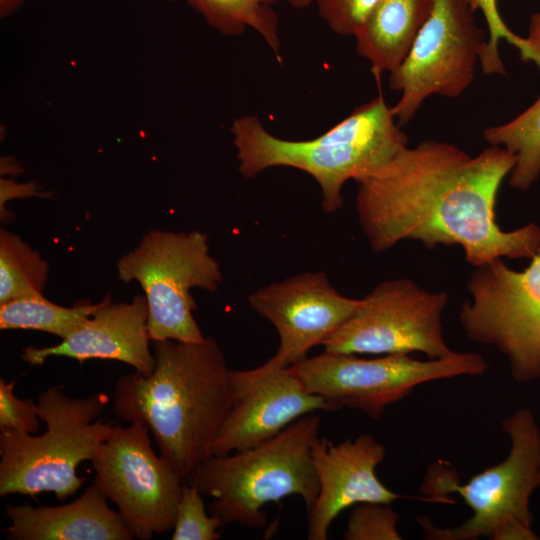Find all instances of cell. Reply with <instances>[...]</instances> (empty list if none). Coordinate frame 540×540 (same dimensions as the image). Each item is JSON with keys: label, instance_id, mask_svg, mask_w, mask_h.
Instances as JSON below:
<instances>
[{"label": "cell", "instance_id": "13", "mask_svg": "<svg viewBox=\"0 0 540 540\" xmlns=\"http://www.w3.org/2000/svg\"><path fill=\"white\" fill-rule=\"evenodd\" d=\"M248 302L279 334L276 353L263 365L288 368L322 345L350 317L358 299L343 296L325 272L314 271L261 287Z\"/></svg>", "mask_w": 540, "mask_h": 540}, {"label": "cell", "instance_id": "15", "mask_svg": "<svg viewBox=\"0 0 540 540\" xmlns=\"http://www.w3.org/2000/svg\"><path fill=\"white\" fill-rule=\"evenodd\" d=\"M385 455V447L369 434L338 444L317 438L312 460L319 492L308 513L309 540H326L331 524L348 507L366 502L391 504L406 497L390 490L377 477L376 468Z\"/></svg>", "mask_w": 540, "mask_h": 540}, {"label": "cell", "instance_id": "10", "mask_svg": "<svg viewBox=\"0 0 540 540\" xmlns=\"http://www.w3.org/2000/svg\"><path fill=\"white\" fill-rule=\"evenodd\" d=\"M470 0H433L431 13L403 62L389 73V88L400 97L391 107L406 125L424 101L456 98L472 84L487 43Z\"/></svg>", "mask_w": 540, "mask_h": 540}, {"label": "cell", "instance_id": "6", "mask_svg": "<svg viewBox=\"0 0 540 540\" xmlns=\"http://www.w3.org/2000/svg\"><path fill=\"white\" fill-rule=\"evenodd\" d=\"M107 402L103 393L75 398L58 386L41 392L44 433L0 429V495L53 492L63 501L75 494L84 481L78 465L92 460L114 425L98 419Z\"/></svg>", "mask_w": 540, "mask_h": 540}, {"label": "cell", "instance_id": "16", "mask_svg": "<svg viewBox=\"0 0 540 540\" xmlns=\"http://www.w3.org/2000/svg\"><path fill=\"white\" fill-rule=\"evenodd\" d=\"M148 305L145 295L130 302L113 303L108 294L79 328L59 344L43 348L25 347L21 358L33 366L43 365L55 356L80 362L89 359L116 360L148 376L155 357L147 327Z\"/></svg>", "mask_w": 540, "mask_h": 540}, {"label": "cell", "instance_id": "8", "mask_svg": "<svg viewBox=\"0 0 540 540\" xmlns=\"http://www.w3.org/2000/svg\"><path fill=\"white\" fill-rule=\"evenodd\" d=\"M488 367L484 357L473 352L454 351L444 358L422 361L409 354L366 359L324 350L289 369L309 392L323 397L334 411L347 407L379 418L389 405L405 398L421 384L479 376Z\"/></svg>", "mask_w": 540, "mask_h": 540}, {"label": "cell", "instance_id": "27", "mask_svg": "<svg viewBox=\"0 0 540 540\" xmlns=\"http://www.w3.org/2000/svg\"><path fill=\"white\" fill-rule=\"evenodd\" d=\"M15 382L0 379V429L34 434L40 428L37 401L20 399L14 393Z\"/></svg>", "mask_w": 540, "mask_h": 540}, {"label": "cell", "instance_id": "17", "mask_svg": "<svg viewBox=\"0 0 540 540\" xmlns=\"http://www.w3.org/2000/svg\"><path fill=\"white\" fill-rule=\"evenodd\" d=\"M94 482L69 504L38 506L10 505L6 528L10 540H132L134 535L118 511L107 502Z\"/></svg>", "mask_w": 540, "mask_h": 540}, {"label": "cell", "instance_id": "24", "mask_svg": "<svg viewBox=\"0 0 540 540\" xmlns=\"http://www.w3.org/2000/svg\"><path fill=\"white\" fill-rule=\"evenodd\" d=\"M203 494L191 484L184 483L178 504L172 540H217L224 526L217 515H207Z\"/></svg>", "mask_w": 540, "mask_h": 540}, {"label": "cell", "instance_id": "3", "mask_svg": "<svg viewBox=\"0 0 540 540\" xmlns=\"http://www.w3.org/2000/svg\"><path fill=\"white\" fill-rule=\"evenodd\" d=\"M230 132L244 177L281 166L304 171L319 184L326 213L343 206L342 189L348 180L369 177L408 146V137L382 94L312 139L276 137L254 115L235 118Z\"/></svg>", "mask_w": 540, "mask_h": 540}, {"label": "cell", "instance_id": "28", "mask_svg": "<svg viewBox=\"0 0 540 540\" xmlns=\"http://www.w3.org/2000/svg\"><path fill=\"white\" fill-rule=\"evenodd\" d=\"M526 39L535 54L534 63L540 70V12L532 15Z\"/></svg>", "mask_w": 540, "mask_h": 540}, {"label": "cell", "instance_id": "21", "mask_svg": "<svg viewBox=\"0 0 540 540\" xmlns=\"http://www.w3.org/2000/svg\"><path fill=\"white\" fill-rule=\"evenodd\" d=\"M98 305L78 302L64 307L49 301L43 294L24 296L0 304V329L38 330L62 340L86 322Z\"/></svg>", "mask_w": 540, "mask_h": 540}, {"label": "cell", "instance_id": "7", "mask_svg": "<svg viewBox=\"0 0 540 540\" xmlns=\"http://www.w3.org/2000/svg\"><path fill=\"white\" fill-rule=\"evenodd\" d=\"M116 269L120 280L137 281L144 291L151 341L205 339L193 316L197 305L190 290L216 292L223 275L204 233L149 231Z\"/></svg>", "mask_w": 540, "mask_h": 540}, {"label": "cell", "instance_id": "29", "mask_svg": "<svg viewBox=\"0 0 540 540\" xmlns=\"http://www.w3.org/2000/svg\"><path fill=\"white\" fill-rule=\"evenodd\" d=\"M26 0H0V15L6 18L15 13Z\"/></svg>", "mask_w": 540, "mask_h": 540}, {"label": "cell", "instance_id": "11", "mask_svg": "<svg viewBox=\"0 0 540 540\" xmlns=\"http://www.w3.org/2000/svg\"><path fill=\"white\" fill-rule=\"evenodd\" d=\"M448 294L431 292L409 278L377 284L350 317L322 344L345 354H410L428 359L451 355L443 336L442 315Z\"/></svg>", "mask_w": 540, "mask_h": 540}, {"label": "cell", "instance_id": "4", "mask_svg": "<svg viewBox=\"0 0 540 540\" xmlns=\"http://www.w3.org/2000/svg\"><path fill=\"white\" fill-rule=\"evenodd\" d=\"M510 451L502 462L460 484L456 472L443 463L431 465L421 492L432 502L454 503L458 494L472 516L456 527H437L426 517L418 524L431 540H535L530 498L540 486V429L532 411L521 408L502 421Z\"/></svg>", "mask_w": 540, "mask_h": 540}, {"label": "cell", "instance_id": "5", "mask_svg": "<svg viewBox=\"0 0 540 540\" xmlns=\"http://www.w3.org/2000/svg\"><path fill=\"white\" fill-rule=\"evenodd\" d=\"M320 425L317 414H308L262 444L213 455L198 468L190 483L203 496L213 498L209 511L224 525L263 528L267 523L263 507L293 495L302 498L308 514L319 492L312 448Z\"/></svg>", "mask_w": 540, "mask_h": 540}, {"label": "cell", "instance_id": "18", "mask_svg": "<svg viewBox=\"0 0 540 540\" xmlns=\"http://www.w3.org/2000/svg\"><path fill=\"white\" fill-rule=\"evenodd\" d=\"M432 6L433 0H380L373 8L354 38L376 78L403 62Z\"/></svg>", "mask_w": 540, "mask_h": 540}, {"label": "cell", "instance_id": "20", "mask_svg": "<svg viewBox=\"0 0 540 540\" xmlns=\"http://www.w3.org/2000/svg\"><path fill=\"white\" fill-rule=\"evenodd\" d=\"M483 137L489 145L514 154L509 185L521 191L530 189L540 176V96L514 119L486 128Z\"/></svg>", "mask_w": 540, "mask_h": 540}, {"label": "cell", "instance_id": "23", "mask_svg": "<svg viewBox=\"0 0 540 540\" xmlns=\"http://www.w3.org/2000/svg\"><path fill=\"white\" fill-rule=\"evenodd\" d=\"M472 7L479 10L487 25V43L480 57V67L485 75H505V66L499 54V43L507 41L515 47L521 58L535 62V54L526 37L514 33L504 22L497 5V0H470Z\"/></svg>", "mask_w": 540, "mask_h": 540}, {"label": "cell", "instance_id": "12", "mask_svg": "<svg viewBox=\"0 0 540 540\" xmlns=\"http://www.w3.org/2000/svg\"><path fill=\"white\" fill-rule=\"evenodd\" d=\"M95 483L139 540L173 530L184 481L141 423L113 425L92 460Z\"/></svg>", "mask_w": 540, "mask_h": 540}, {"label": "cell", "instance_id": "2", "mask_svg": "<svg viewBox=\"0 0 540 540\" xmlns=\"http://www.w3.org/2000/svg\"><path fill=\"white\" fill-rule=\"evenodd\" d=\"M155 366L116 381L113 412L143 424L185 483L212 456L217 433L233 403L230 370L212 337L200 342L154 340Z\"/></svg>", "mask_w": 540, "mask_h": 540}, {"label": "cell", "instance_id": "14", "mask_svg": "<svg viewBox=\"0 0 540 540\" xmlns=\"http://www.w3.org/2000/svg\"><path fill=\"white\" fill-rule=\"evenodd\" d=\"M230 382L233 403L215 438L212 456L255 447L305 415L334 411L323 397L309 392L289 367L262 364L230 370Z\"/></svg>", "mask_w": 540, "mask_h": 540}, {"label": "cell", "instance_id": "30", "mask_svg": "<svg viewBox=\"0 0 540 540\" xmlns=\"http://www.w3.org/2000/svg\"><path fill=\"white\" fill-rule=\"evenodd\" d=\"M288 4L296 9L307 8L314 3V0H286Z\"/></svg>", "mask_w": 540, "mask_h": 540}, {"label": "cell", "instance_id": "25", "mask_svg": "<svg viewBox=\"0 0 540 540\" xmlns=\"http://www.w3.org/2000/svg\"><path fill=\"white\" fill-rule=\"evenodd\" d=\"M399 515L390 504L366 502L351 510L344 539L346 540H400Z\"/></svg>", "mask_w": 540, "mask_h": 540}, {"label": "cell", "instance_id": "26", "mask_svg": "<svg viewBox=\"0 0 540 540\" xmlns=\"http://www.w3.org/2000/svg\"><path fill=\"white\" fill-rule=\"evenodd\" d=\"M380 0H314L318 13L331 31L353 36Z\"/></svg>", "mask_w": 540, "mask_h": 540}, {"label": "cell", "instance_id": "9", "mask_svg": "<svg viewBox=\"0 0 540 540\" xmlns=\"http://www.w3.org/2000/svg\"><path fill=\"white\" fill-rule=\"evenodd\" d=\"M466 286L459 320L467 337L503 354L515 381L540 379V254L521 271L502 258L476 266Z\"/></svg>", "mask_w": 540, "mask_h": 540}, {"label": "cell", "instance_id": "22", "mask_svg": "<svg viewBox=\"0 0 540 540\" xmlns=\"http://www.w3.org/2000/svg\"><path fill=\"white\" fill-rule=\"evenodd\" d=\"M48 277V264L38 251L18 235L0 230V304L9 300L42 294Z\"/></svg>", "mask_w": 540, "mask_h": 540}, {"label": "cell", "instance_id": "1", "mask_svg": "<svg viewBox=\"0 0 540 540\" xmlns=\"http://www.w3.org/2000/svg\"><path fill=\"white\" fill-rule=\"evenodd\" d=\"M514 164V154L499 146L474 156L437 140L404 147L357 182V217L371 249L414 240L428 249L458 245L473 267L532 259L540 254V226L505 231L496 220L498 192Z\"/></svg>", "mask_w": 540, "mask_h": 540}, {"label": "cell", "instance_id": "19", "mask_svg": "<svg viewBox=\"0 0 540 540\" xmlns=\"http://www.w3.org/2000/svg\"><path fill=\"white\" fill-rule=\"evenodd\" d=\"M178 1V0H167ZM207 24L226 36L256 31L282 64L279 19L271 4L277 0H184Z\"/></svg>", "mask_w": 540, "mask_h": 540}]
</instances>
